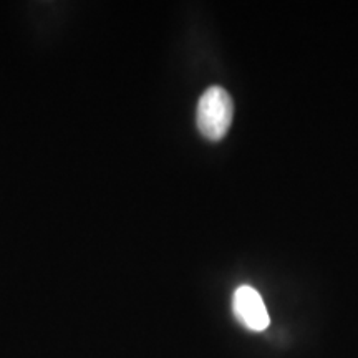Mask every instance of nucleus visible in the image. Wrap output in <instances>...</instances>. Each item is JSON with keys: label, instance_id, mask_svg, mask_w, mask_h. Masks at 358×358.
Masks as SVG:
<instances>
[{"label": "nucleus", "instance_id": "obj_2", "mask_svg": "<svg viewBox=\"0 0 358 358\" xmlns=\"http://www.w3.org/2000/svg\"><path fill=\"white\" fill-rule=\"evenodd\" d=\"M232 310H234L236 319L245 329L254 330V332H262L271 324L261 294L250 285H241L236 290L232 297Z\"/></svg>", "mask_w": 358, "mask_h": 358}, {"label": "nucleus", "instance_id": "obj_1", "mask_svg": "<svg viewBox=\"0 0 358 358\" xmlns=\"http://www.w3.org/2000/svg\"><path fill=\"white\" fill-rule=\"evenodd\" d=\"M234 103L229 93L222 87H209L199 98L196 123L204 138L219 141L229 131Z\"/></svg>", "mask_w": 358, "mask_h": 358}]
</instances>
